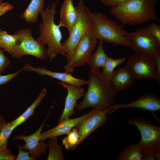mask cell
Here are the masks:
<instances>
[{
	"instance_id": "1",
	"label": "cell",
	"mask_w": 160,
	"mask_h": 160,
	"mask_svg": "<svg viewBox=\"0 0 160 160\" xmlns=\"http://www.w3.org/2000/svg\"><path fill=\"white\" fill-rule=\"evenodd\" d=\"M88 89L83 100L75 108L81 111L88 107L100 110L109 108L115 104L117 94L109 79L99 70L91 71L88 74Z\"/></svg>"
},
{
	"instance_id": "2",
	"label": "cell",
	"mask_w": 160,
	"mask_h": 160,
	"mask_svg": "<svg viewBox=\"0 0 160 160\" xmlns=\"http://www.w3.org/2000/svg\"><path fill=\"white\" fill-rule=\"evenodd\" d=\"M58 0L53 2L50 8V4L45 10L40 12L42 22L39 24L40 32L39 36L36 39L38 41L48 47L47 54L51 62L58 54H61L66 57L67 51L62 45L63 38L60 27L54 22L55 15L56 13V7Z\"/></svg>"
},
{
	"instance_id": "3",
	"label": "cell",
	"mask_w": 160,
	"mask_h": 160,
	"mask_svg": "<svg viewBox=\"0 0 160 160\" xmlns=\"http://www.w3.org/2000/svg\"><path fill=\"white\" fill-rule=\"evenodd\" d=\"M110 13L123 24L135 25L159 21L155 5L148 0H130L111 7Z\"/></svg>"
},
{
	"instance_id": "4",
	"label": "cell",
	"mask_w": 160,
	"mask_h": 160,
	"mask_svg": "<svg viewBox=\"0 0 160 160\" xmlns=\"http://www.w3.org/2000/svg\"><path fill=\"white\" fill-rule=\"evenodd\" d=\"M87 13L92 23L91 31L97 39L116 45L131 47L124 28L102 13H93L86 7Z\"/></svg>"
},
{
	"instance_id": "5",
	"label": "cell",
	"mask_w": 160,
	"mask_h": 160,
	"mask_svg": "<svg viewBox=\"0 0 160 160\" xmlns=\"http://www.w3.org/2000/svg\"><path fill=\"white\" fill-rule=\"evenodd\" d=\"M127 122L136 126L140 132L141 138L138 143L141 148L142 160H160V126L138 116L129 119Z\"/></svg>"
},
{
	"instance_id": "6",
	"label": "cell",
	"mask_w": 160,
	"mask_h": 160,
	"mask_svg": "<svg viewBox=\"0 0 160 160\" xmlns=\"http://www.w3.org/2000/svg\"><path fill=\"white\" fill-rule=\"evenodd\" d=\"M125 67L138 79L153 78L160 83V54L155 57L135 53L127 60Z\"/></svg>"
},
{
	"instance_id": "7",
	"label": "cell",
	"mask_w": 160,
	"mask_h": 160,
	"mask_svg": "<svg viewBox=\"0 0 160 160\" xmlns=\"http://www.w3.org/2000/svg\"><path fill=\"white\" fill-rule=\"evenodd\" d=\"M32 33L30 28L19 29L15 32V45L10 53L13 57L20 59L24 55H30L42 60L48 58L45 45L34 39Z\"/></svg>"
},
{
	"instance_id": "8",
	"label": "cell",
	"mask_w": 160,
	"mask_h": 160,
	"mask_svg": "<svg viewBox=\"0 0 160 160\" xmlns=\"http://www.w3.org/2000/svg\"><path fill=\"white\" fill-rule=\"evenodd\" d=\"M77 17L76 22L68 39L61 43L67 51V62L71 59L79 42L89 31L91 29L92 22L88 16L83 0H80L75 7Z\"/></svg>"
},
{
	"instance_id": "9",
	"label": "cell",
	"mask_w": 160,
	"mask_h": 160,
	"mask_svg": "<svg viewBox=\"0 0 160 160\" xmlns=\"http://www.w3.org/2000/svg\"><path fill=\"white\" fill-rule=\"evenodd\" d=\"M127 36L135 53L153 57L160 54V43L151 33L149 25L127 33Z\"/></svg>"
},
{
	"instance_id": "10",
	"label": "cell",
	"mask_w": 160,
	"mask_h": 160,
	"mask_svg": "<svg viewBox=\"0 0 160 160\" xmlns=\"http://www.w3.org/2000/svg\"><path fill=\"white\" fill-rule=\"evenodd\" d=\"M97 40L91 30L88 31L78 43L71 60L63 66L65 72L71 73L75 68L86 63L95 49Z\"/></svg>"
},
{
	"instance_id": "11",
	"label": "cell",
	"mask_w": 160,
	"mask_h": 160,
	"mask_svg": "<svg viewBox=\"0 0 160 160\" xmlns=\"http://www.w3.org/2000/svg\"><path fill=\"white\" fill-rule=\"evenodd\" d=\"M51 110L44 121L39 128L35 132L29 135H24V133L19 135L14 138L15 140H22L25 142L23 145L19 144L18 146L22 150L26 149L28 151L29 155L34 160H38L42 154H46V151L48 147V144L45 143L44 140L40 139V134L44 123L49 115Z\"/></svg>"
},
{
	"instance_id": "12",
	"label": "cell",
	"mask_w": 160,
	"mask_h": 160,
	"mask_svg": "<svg viewBox=\"0 0 160 160\" xmlns=\"http://www.w3.org/2000/svg\"><path fill=\"white\" fill-rule=\"evenodd\" d=\"M92 113L81 121L75 127L79 135V145L89 135L104 124L108 119L109 108L97 110H92Z\"/></svg>"
},
{
	"instance_id": "13",
	"label": "cell",
	"mask_w": 160,
	"mask_h": 160,
	"mask_svg": "<svg viewBox=\"0 0 160 160\" xmlns=\"http://www.w3.org/2000/svg\"><path fill=\"white\" fill-rule=\"evenodd\" d=\"M137 108L142 110L148 111L154 115L155 113L160 110V98L159 96L149 93L143 95L136 100L129 103L115 104L109 107L108 114L112 113L119 108Z\"/></svg>"
},
{
	"instance_id": "14",
	"label": "cell",
	"mask_w": 160,
	"mask_h": 160,
	"mask_svg": "<svg viewBox=\"0 0 160 160\" xmlns=\"http://www.w3.org/2000/svg\"><path fill=\"white\" fill-rule=\"evenodd\" d=\"M58 84L67 90L64 109L59 119V123L65 119L69 118L75 114L74 108L76 102L80 98L84 96L85 92L84 88L81 86H77L61 81Z\"/></svg>"
},
{
	"instance_id": "15",
	"label": "cell",
	"mask_w": 160,
	"mask_h": 160,
	"mask_svg": "<svg viewBox=\"0 0 160 160\" xmlns=\"http://www.w3.org/2000/svg\"><path fill=\"white\" fill-rule=\"evenodd\" d=\"M22 70L35 72L41 76L47 75L60 81L61 82L77 86L88 85V81L75 77L71 73L55 72L51 71L45 67L35 68L31 64L27 63L23 68Z\"/></svg>"
},
{
	"instance_id": "16",
	"label": "cell",
	"mask_w": 160,
	"mask_h": 160,
	"mask_svg": "<svg viewBox=\"0 0 160 160\" xmlns=\"http://www.w3.org/2000/svg\"><path fill=\"white\" fill-rule=\"evenodd\" d=\"M92 110L82 116L74 119L68 118L58 123L55 127L49 130L41 132L40 139L44 140L53 137H58L63 135H67L74 127L81 121L89 116Z\"/></svg>"
},
{
	"instance_id": "17",
	"label": "cell",
	"mask_w": 160,
	"mask_h": 160,
	"mask_svg": "<svg viewBox=\"0 0 160 160\" xmlns=\"http://www.w3.org/2000/svg\"><path fill=\"white\" fill-rule=\"evenodd\" d=\"M77 14L73 0H64L61 7L60 21L58 25L60 27H64L70 33L76 22Z\"/></svg>"
},
{
	"instance_id": "18",
	"label": "cell",
	"mask_w": 160,
	"mask_h": 160,
	"mask_svg": "<svg viewBox=\"0 0 160 160\" xmlns=\"http://www.w3.org/2000/svg\"><path fill=\"white\" fill-rule=\"evenodd\" d=\"M135 79L132 74L124 67L115 71L110 80L113 88L117 92L131 86Z\"/></svg>"
},
{
	"instance_id": "19",
	"label": "cell",
	"mask_w": 160,
	"mask_h": 160,
	"mask_svg": "<svg viewBox=\"0 0 160 160\" xmlns=\"http://www.w3.org/2000/svg\"><path fill=\"white\" fill-rule=\"evenodd\" d=\"M44 0H31L28 7L20 15L21 18L28 23H35L38 14L43 9Z\"/></svg>"
},
{
	"instance_id": "20",
	"label": "cell",
	"mask_w": 160,
	"mask_h": 160,
	"mask_svg": "<svg viewBox=\"0 0 160 160\" xmlns=\"http://www.w3.org/2000/svg\"><path fill=\"white\" fill-rule=\"evenodd\" d=\"M103 42L99 40L96 51L91 55L86 62L90 66L91 71L99 70L100 68H103L108 57L104 50Z\"/></svg>"
},
{
	"instance_id": "21",
	"label": "cell",
	"mask_w": 160,
	"mask_h": 160,
	"mask_svg": "<svg viewBox=\"0 0 160 160\" xmlns=\"http://www.w3.org/2000/svg\"><path fill=\"white\" fill-rule=\"evenodd\" d=\"M47 92L46 89L43 88L36 99L26 110L17 118L10 122L15 129L33 115L36 108L45 96Z\"/></svg>"
},
{
	"instance_id": "22",
	"label": "cell",
	"mask_w": 160,
	"mask_h": 160,
	"mask_svg": "<svg viewBox=\"0 0 160 160\" xmlns=\"http://www.w3.org/2000/svg\"><path fill=\"white\" fill-rule=\"evenodd\" d=\"M141 148L138 143L126 147L118 156L117 160H142Z\"/></svg>"
},
{
	"instance_id": "23",
	"label": "cell",
	"mask_w": 160,
	"mask_h": 160,
	"mask_svg": "<svg viewBox=\"0 0 160 160\" xmlns=\"http://www.w3.org/2000/svg\"><path fill=\"white\" fill-rule=\"evenodd\" d=\"M49 153L47 160H64L65 156L62 147L58 143V137L49 138Z\"/></svg>"
},
{
	"instance_id": "24",
	"label": "cell",
	"mask_w": 160,
	"mask_h": 160,
	"mask_svg": "<svg viewBox=\"0 0 160 160\" xmlns=\"http://www.w3.org/2000/svg\"><path fill=\"white\" fill-rule=\"evenodd\" d=\"M64 137L62 144L67 150L73 151L79 145V135L77 129L75 127Z\"/></svg>"
},
{
	"instance_id": "25",
	"label": "cell",
	"mask_w": 160,
	"mask_h": 160,
	"mask_svg": "<svg viewBox=\"0 0 160 160\" xmlns=\"http://www.w3.org/2000/svg\"><path fill=\"white\" fill-rule=\"evenodd\" d=\"M125 60L124 57L114 59L108 57L102 68V74L110 80L115 72V68L124 62Z\"/></svg>"
},
{
	"instance_id": "26",
	"label": "cell",
	"mask_w": 160,
	"mask_h": 160,
	"mask_svg": "<svg viewBox=\"0 0 160 160\" xmlns=\"http://www.w3.org/2000/svg\"><path fill=\"white\" fill-rule=\"evenodd\" d=\"M0 39L3 50L10 53L15 45L16 35L9 34L6 31L2 30L0 32Z\"/></svg>"
},
{
	"instance_id": "27",
	"label": "cell",
	"mask_w": 160,
	"mask_h": 160,
	"mask_svg": "<svg viewBox=\"0 0 160 160\" xmlns=\"http://www.w3.org/2000/svg\"><path fill=\"white\" fill-rule=\"evenodd\" d=\"M14 129L10 122L5 123L0 133V147L7 144L8 139Z\"/></svg>"
},
{
	"instance_id": "28",
	"label": "cell",
	"mask_w": 160,
	"mask_h": 160,
	"mask_svg": "<svg viewBox=\"0 0 160 160\" xmlns=\"http://www.w3.org/2000/svg\"><path fill=\"white\" fill-rule=\"evenodd\" d=\"M17 156L7 148V144L0 147V160H14Z\"/></svg>"
},
{
	"instance_id": "29",
	"label": "cell",
	"mask_w": 160,
	"mask_h": 160,
	"mask_svg": "<svg viewBox=\"0 0 160 160\" xmlns=\"http://www.w3.org/2000/svg\"><path fill=\"white\" fill-rule=\"evenodd\" d=\"M3 49H0V73L9 65L10 61L4 54Z\"/></svg>"
},
{
	"instance_id": "30",
	"label": "cell",
	"mask_w": 160,
	"mask_h": 160,
	"mask_svg": "<svg viewBox=\"0 0 160 160\" xmlns=\"http://www.w3.org/2000/svg\"><path fill=\"white\" fill-rule=\"evenodd\" d=\"M149 26L152 35L160 43V25L155 23H152Z\"/></svg>"
},
{
	"instance_id": "31",
	"label": "cell",
	"mask_w": 160,
	"mask_h": 160,
	"mask_svg": "<svg viewBox=\"0 0 160 160\" xmlns=\"http://www.w3.org/2000/svg\"><path fill=\"white\" fill-rule=\"evenodd\" d=\"M18 152L16 160H34L29 155V151H23L18 146Z\"/></svg>"
},
{
	"instance_id": "32",
	"label": "cell",
	"mask_w": 160,
	"mask_h": 160,
	"mask_svg": "<svg viewBox=\"0 0 160 160\" xmlns=\"http://www.w3.org/2000/svg\"><path fill=\"white\" fill-rule=\"evenodd\" d=\"M22 71L21 70L16 72L5 75H0V85L5 84L13 79Z\"/></svg>"
},
{
	"instance_id": "33",
	"label": "cell",
	"mask_w": 160,
	"mask_h": 160,
	"mask_svg": "<svg viewBox=\"0 0 160 160\" xmlns=\"http://www.w3.org/2000/svg\"><path fill=\"white\" fill-rule=\"evenodd\" d=\"M130 0H101L103 4L106 6L111 7L125 3Z\"/></svg>"
},
{
	"instance_id": "34",
	"label": "cell",
	"mask_w": 160,
	"mask_h": 160,
	"mask_svg": "<svg viewBox=\"0 0 160 160\" xmlns=\"http://www.w3.org/2000/svg\"><path fill=\"white\" fill-rule=\"evenodd\" d=\"M14 8L13 6L8 2H2L0 4V16L13 9Z\"/></svg>"
},
{
	"instance_id": "35",
	"label": "cell",
	"mask_w": 160,
	"mask_h": 160,
	"mask_svg": "<svg viewBox=\"0 0 160 160\" xmlns=\"http://www.w3.org/2000/svg\"><path fill=\"white\" fill-rule=\"evenodd\" d=\"M5 123V119L4 116H2L0 118V133L4 124Z\"/></svg>"
},
{
	"instance_id": "36",
	"label": "cell",
	"mask_w": 160,
	"mask_h": 160,
	"mask_svg": "<svg viewBox=\"0 0 160 160\" xmlns=\"http://www.w3.org/2000/svg\"><path fill=\"white\" fill-rule=\"evenodd\" d=\"M149 0L153 5H155L157 0Z\"/></svg>"
},
{
	"instance_id": "37",
	"label": "cell",
	"mask_w": 160,
	"mask_h": 160,
	"mask_svg": "<svg viewBox=\"0 0 160 160\" xmlns=\"http://www.w3.org/2000/svg\"><path fill=\"white\" fill-rule=\"evenodd\" d=\"M2 31V29L0 28V32ZM2 48L1 46V41L0 39V49H2Z\"/></svg>"
},
{
	"instance_id": "38",
	"label": "cell",
	"mask_w": 160,
	"mask_h": 160,
	"mask_svg": "<svg viewBox=\"0 0 160 160\" xmlns=\"http://www.w3.org/2000/svg\"><path fill=\"white\" fill-rule=\"evenodd\" d=\"M3 0H0V4L3 2Z\"/></svg>"
},
{
	"instance_id": "39",
	"label": "cell",
	"mask_w": 160,
	"mask_h": 160,
	"mask_svg": "<svg viewBox=\"0 0 160 160\" xmlns=\"http://www.w3.org/2000/svg\"><path fill=\"white\" fill-rule=\"evenodd\" d=\"M2 116V115L0 114V118Z\"/></svg>"
},
{
	"instance_id": "40",
	"label": "cell",
	"mask_w": 160,
	"mask_h": 160,
	"mask_svg": "<svg viewBox=\"0 0 160 160\" xmlns=\"http://www.w3.org/2000/svg\"></svg>"
}]
</instances>
